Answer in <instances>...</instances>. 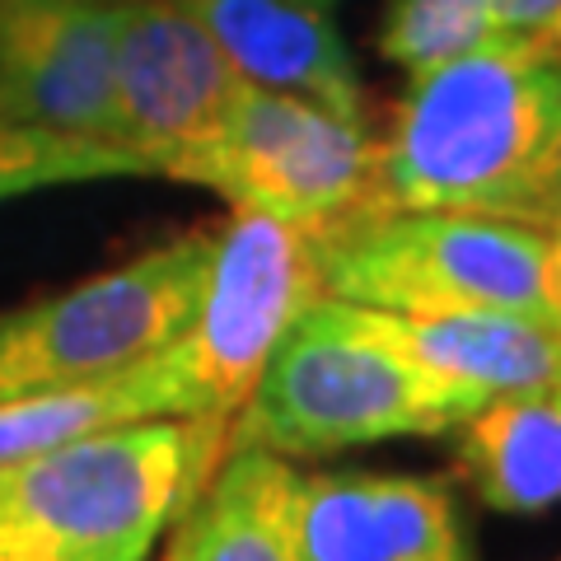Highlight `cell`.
Here are the masks:
<instances>
[{"instance_id":"6da1fadb","label":"cell","mask_w":561,"mask_h":561,"mask_svg":"<svg viewBox=\"0 0 561 561\" xmlns=\"http://www.w3.org/2000/svg\"><path fill=\"white\" fill-rule=\"evenodd\" d=\"M561 131V51L491 43L412 84L351 210H472L524 220Z\"/></svg>"},{"instance_id":"7a4b0ae2","label":"cell","mask_w":561,"mask_h":561,"mask_svg":"<svg viewBox=\"0 0 561 561\" xmlns=\"http://www.w3.org/2000/svg\"><path fill=\"white\" fill-rule=\"evenodd\" d=\"M230 449V421H131L0 472V561H150Z\"/></svg>"},{"instance_id":"3957f363","label":"cell","mask_w":561,"mask_h":561,"mask_svg":"<svg viewBox=\"0 0 561 561\" xmlns=\"http://www.w3.org/2000/svg\"><path fill=\"white\" fill-rule=\"evenodd\" d=\"M482 402L421 375L383 342L375 313L346 300H313L276 342L249 402L230 421V449L276 459H328L342 449L445 435Z\"/></svg>"},{"instance_id":"277c9868","label":"cell","mask_w":561,"mask_h":561,"mask_svg":"<svg viewBox=\"0 0 561 561\" xmlns=\"http://www.w3.org/2000/svg\"><path fill=\"white\" fill-rule=\"evenodd\" d=\"M313 234L328 300L383 313H557L552 230L472 210H342Z\"/></svg>"},{"instance_id":"5b68a950","label":"cell","mask_w":561,"mask_h":561,"mask_svg":"<svg viewBox=\"0 0 561 561\" xmlns=\"http://www.w3.org/2000/svg\"><path fill=\"white\" fill-rule=\"evenodd\" d=\"M216 230H187L0 319V398L113 379L160 356L202 305Z\"/></svg>"},{"instance_id":"8992f818","label":"cell","mask_w":561,"mask_h":561,"mask_svg":"<svg viewBox=\"0 0 561 561\" xmlns=\"http://www.w3.org/2000/svg\"><path fill=\"white\" fill-rule=\"evenodd\" d=\"M313 300H323L313 234L276 216L234 210L216 230L202 305L169 346L187 416L234 421L276 342Z\"/></svg>"},{"instance_id":"52a82bcc","label":"cell","mask_w":561,"mask_h":561,"mask_svg":"<svg viewBox=\"0 0 561 561\" xmlns=\"http://www.w3.org/2000/svg\"><path fill=\"white\" fill-rule=\"evenodd\" d=\"M370 164L375 136L365 122L243 80L216 140L179 173V183L216 192L234 210L319 230L360 202Z\"/></svg>"},{"instance_id":"ba28073f","label":"cell","mask_w":561,"mask_h":561,"mask_svg":"<svg viewBox=\"0 0 561 561\" xmlns=\"http://www.w3.org/2000/svg\"><path fill=\"white\" fill-rule=\"evenodd\" d=\"M117 136L164 179L216 140L243 76L183 0H122L117 24Z\"/></svg>"},{"instance_id":"9c48e42d","label":"cell","mask_w":561,"mask_h":561,"mask_svg":"<svg viewBox=\"0 0 561 561\" xmlns=\"http://www.w3.org/2000/svg\"><path fill=\"white\" fill-rule=\"evenodd\" d=\"M122 0H0V117L61 136H117Z\"/></svg>"},{"instance_id":"30bf717a","label":"cell","mask_w":561,"mask_h":561,"mask_svg":"<svg viewBox=\"0 0 561 561\" xmlns=\"http://www.w3.org/2000/svg\"><path fill=\"white\" fill-rule=\"evenodd\" d=\"M305 561H478L445 478L426 472H295Z\"/></svg>"},{"instance_id":"8fae6325","label":"cell","mask_w":561,"mask_h":561,"mask_svg":"<svg viewBox=\"0 0 561 561\" xmlns=\"http://www.w3.org/2000/svg\"><path fill=\"white\" fill-rule=\"evenodd\" d=\"M216 47L257 90L295 94L365 122V84L332 10L305 0H183Z\"/></svg>"},{"instance_id":"7c38bea8","label":"cell","mask_w":561,"mask_h":561,"mask_svg":"<svg viewBox=\"0 0 561 561\" xmlns=\"http://www.w3.org/2000/svg\"><path fill=\"white\" fill-rule=\"evenodd\" d=\"M370 313L383 342L402 351L421 375L440 379L478 402L561 389V323L552 319L501 309Z\"/></svg>"},{"instance_id":"4fadbf2b","label":"cell","mask_w":561,"mask_h":561,"mask_svg":"<svg viewBox=\"0 0 561 561\" xmlns=\"http://www.w3.org/2000/svg\"><path fill=\"white\" fill-rule=\"evenodd\" d=\"M454 463L472 496L501 515L561 505V389L505 393L454 426Z\"/></svg>"},{"instance_id":"5bb4252c","label":"cell","mask_w":561,"mask_h":561,"mask_svg":"<svg viewBox=\"0 0 561 561\" xmlns=\"http://www.w3.org/2000/svg\"><path fill=\"white\" fill-rule=\"evenodd\" d=\"M295 468L267 449H225L192 511L173 524L183 561H305Z\"/></svg>"},{"instance_id":"9a60e30c","label":"cell","mask_w":561,"mask_h":561,"mask_svg":"<svg viewBox=\"0 0 561 561\" xmlns=\"http://www.w3.org/2000/svg\"><path fill=\"white\" fill-rule=\"evenodd\" d=\"M160 416H187L169 346L113 379L0 398V472L61 445H76L84 435L131 426V421H160Z\"/></svg>"},{"instance_id":"2e32d148","label":"cell","mask_w":561,"mask_h":561,"mask_svg":"<svg viewBox=\"0 0 561 561\" xmlns=\"http://www.w3.org/2000/svg\"><path fill=\"white\" fill-rule=\"evenodd\" d=\"M94 179H150V169L127 146L90 136H61L47 127L0 117V202L43 187L94 183Z\"/></svg>"},{"instance_id":"e0dca14e","label":"cell","mask_w":561,"mask_h":561,"mask_svg":"<svg viewBox=\"0 0 561 561\" xmlns=\"http://www.w3.org/2000/svg\"><path fill=\"white\" fill-rule=\"evenodd\" d=\"M501 43L486 0H389L379 24V51L408 76H426L449 61Z\"/></svg>"},{"instance_id":"ac0fdd59","label":"cell","mask_w":561,"mask_h":561,"mask_svg":"<svg viewBox=\"0 0 561 561\" xmlns=\"http://www.w3.org/2000/svg\"><path fill=\"white\" fill-rule=\"evenodd\" d=\"M496 14L501 43L561 51V0H486Z\"/></svg>"},{"instance_id":"d6986e66","label":"cell","mask_w":561,"mask_h":561,"mask_svg":"<svg viewBox=\"0 0 561 561\" xmlns=\"http://www.w3.org/2000/svg\"><path fill=\"white\" fill-rule=\"evenodd\" d=\"M524 225H538V230H561V131L552 140L548 160H542V173L534 183L529 210H524Z\"/></svg>"},{"instance_id":"ffe728a7","label":"cell","mask_w":561,"mask_h":561,"mask_svg":"<svg viewBox=\"0 0 561 561\" xmlns=\"http://www.w3.org/2000/svg\"><path fill=\"white\" fill-rule=\"evenodd\" d=\"M160 561H183V552H179V538H173V529H169V548H164V557Z\"/></svg>"},{"instance_id":"44dd1931","label":"cell","mask_w":561,"mask_h":561,"mask_svg":"<svg viewBox=\"0 0 561 561\" xmlns=\"http://www.w3.org/2000/svg\"><path fill=\"white\" fill-rule=\"evenodd\" d=\"M305 5H319V10H332V5H337V0H305Z\"/></svg>"},{"instance_id":"7402d4cb","label":"cell","mask_w":561,"mask_h":561,"mask_svg":"<svg viewBox=\"0 0 561 561\" xmlns=\"http://www.w3.org/2000/svg\"><path fill=\"white\" fill-rule=\"evenodd\" d=\"M552 561H561V557H552Z\"/></svg>"}]
</instances>
